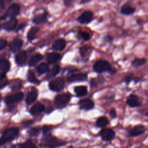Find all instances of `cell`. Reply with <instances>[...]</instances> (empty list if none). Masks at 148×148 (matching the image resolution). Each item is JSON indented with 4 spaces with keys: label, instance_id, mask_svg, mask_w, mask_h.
Returning a JSON list of instances; mask_svg holds the SVG:
<instances>
[{
    "label": "cell",
    "instance_id": "1",
    "mask_svg": "<svg viewBox=\"0 0 148 148\" xmlns=\"http://www.w3.org/2000/svg\"><path fill=\"white\" fill-rule=\"evenodd\" d=\"M18 129L16 127L9 128L4 131L0 140L1 145L14 139L18 135Z\"/></svg>",
    "mask_w": 148,
    "mask_h": 148
},
{
    "label": "cell",
    "instance_id": "2",
    "mask_svg": "<svg viewBox=\"0 0 148 148\" xmlns=\"http://www.w3.org/2000/svg\"><path fill=\"white\" fill-rule=\"evenodd\" d=\"M20 11V6L17 3H14L12 4L8 9L6 10L3 16L1 17V20L5 19L6 18H13L17 16Z\"/></svg>",
    "mask_w": 148,
    "mask_h": 148
},
{
    "label": "cell",
    "instance_id": "3",
    "mask_svg": "<svg viewBox=\"0 0 148 148\" xmlns=\"http://www.w3.org/2000/svg\"><path fill=\"white\" fill-rule=\"evenodd\" d=\"M93 69L95 72L98 73H102L103 72H110L112 67L110 64L105 60H98L93 65Z\"/></svg>",
    "mask_w": 148,
    "mask_h": 148
},
{
    "label": "cell",
    "instance_id": "4",
    "mask_svg": "<svg viewBox=\"0 0 148 148\" xmlns=\"http://www.w3.org/2000/svg\"><path fill=\"white\" fill-rule=\"evenodd\" d=\"M43 142L45 146L47 147H58L64 145V143L58 139L56 137L50 135H46L43 140Z\"/></svg>",
    "mask_w": 148,
    "mask_h": 148
},
{
    "label": "cell",
    "instance_id": "5",
    "mask_svg": "<svg viewBox=\"0 0 148 148\" xmlns=\"http://www.w3.org/2000/svg\"><path fill=\"white\" fill-rule=\"evenodd\" d=\"M50 89L54 91H60L65 87V81L62 77H58L50 82L49 84Z\"/></svg>",
    "mask_w": 148,
    "mask_h": 148
},
{
    "label": "cell",
    "instance_id": "6",
    "mask_svg": "<svg viewBox=\"0 0 148 148\" xmlns=\"http://www.w3.org/2000/svg\"><path fill=\"white\" fill-rule=\"evenodd\" d=\"M71 95L68 93H62L57 95L55 97L54 103L58 107H64L69 102Z\"/></svg>",
    "mask_w": 148,
    "mask_h": 148
},
{
    "label": "cell",
    "instance_id": "7",
    "mask_svg": "<svg viewBox=\"0 0 148 148\" xmlns=\"http://www.w3.org/2000/svg\"><path fill=\"white\" fill-rule=\"evenodd\" d=\"M23 97H24V94L23 92H16L15 94H13L12 95L7 96L5 98L4 102L6 104L10 105L16 102H19L23 99Z\"/></svg>",
    "mask_w": 148,
    "mask_h": 148
},
{
    "label": "cell",
    "instance_id": "8",
    "mask_svg": "<svg viewBox=\"0 0 148 148\" xmlns=\"http://www.w3.org/2000/svg\"><path fill=\"white\" fill-rule=\"evenodd\" d=\"M126 103L131 108H138L142 105V102L138 96L133 94L128 97Z\"/></svg>",
    "mask_w": 148,
    "mask_h": 148
},
{
    "label": "cell",
    "instance_id": "9",
    "mask_svg": "<svg viewBox=\"0 0 148 148\" xmlns=\"http://www.w3.org/2000/svg\"><path fill=\"white\" fill-rule=\"evenodd\" d=\"M146 127L142 124H138L134 126L128 131V134L131 136L136 137L143 134L146 132Z\"/></svg>",
    "mask_w": 148,
    "mask_h": 148
},
{
    "label": "cell",
    "instance_id": "10",
    "mask_svg": "<svg viewBox=\"0 0 148 148\" xmlns=\"http://www.w3.org/2000/svg\"><path fill=\"white\" fill-rule=\"evenodd\" d=\"M93 18V13L89 10L83 12L77 18V21L80 24H88Z\"/></svg>",
    "mask_w": 148,
    "mask_h": 148
},
{
    "label": "cell",
    "instance_id": "11",
    "mask_svg": "<svg viewBox=\"0 0 148 148\" xmlns=\"http://www.w3.org/2000/svg\"><path fill=\"white\" fill-rule=\"evenodd\" d=\"M101 138L104 141H110L115 136L114 131L110 128H106L102 130L100 132Z\"/></svg>",
    "mask_w": 148,
    "mask_h": 148
},
{
    "label": "cell",
    "instance_id": "12",
    "mask_svg": "<svg viewBox=\"0 0 148 148\" xmlns=\"http://www.w3.org/2000/svg\"><path fill=\"white\" fill-rule=\"evenodd\" d=\"M136 9L129 2H126L123 5L120 9V13L125 16H130L135 13Z\"/></svg>",
    "mask_w": 148,
    "mask_h": 148
},
{
    "label": "cell",
    "instance_id": "13",
    "mask_svg": "<svg viewBox=\"0 0 148 148\" xmlns=\"http://www.w3.org/2000/svg\"><path fill=\"white\" fill-rule=\"evenodd\" d=\"M17 24V20L15 17L10 18L9 20L4 23L2 25V27L7 31H11L13 30Z\"/></svg>",
    "mask_w": 148,
    "mask_h": 148
},
{
    "label": "cell",
    "instance_id": "14",
    "mask_svg": "<svg viewBox=\"0 0 148 148\" xmlns=\"http://www.w3.org/2000/svg\"><path fill=\"white\" fill-rule=\"evenodd\" d=\"M37 96L38 90L35 87H32L29 92L28 93L25 98V102L27 104L30 105L36 99Z\"/></svg>",
    "mask_w": 148,
    "mask_h": 148
},
{
    "label": "cell",
    "instance_id": "15",
    "mask_svg": "<svg viewBox=\"0 0 148 148\" xmlns=\"http://www.w3.org/2000/svg\"><path fill=\"white\" fill-rule=\"evenodd\" d=\"M23 45V41L21 39L18 38H16L13 39L12 43L10 45V49L13 53L17 52Z\"/></svg>",
    "mask_w": 148,
    "mask_h": 148
},
{
    "label": "cell",
    "instance_id": "16",
    "mask_svg": "<svg viewBox=\"0 0 148 148\" xmlns=\"http://www.w3.org/2000/svg\"><path fill=\"white\" fill-rule=\"evenodd\" d=\"M87 76L85 73H78L70 75L67 78V81L69 83L84 81L87 79Z\"/></svg>",
    "mask_w": 148,
    "mask_h": 148
},
{
    "label": "cell",
    "instance_id": "17",
    "mask_svg": "<svg viewBox=\"0 0 148 148\" xmlns=\"http://www.w3.org/2000/svg\"><path fill=\"white\" fill-rule=\"evenodd\" d=\"M80 108L86 110H89L92 109L94 106V103L90 99H83L80 101L79 102Z\"/></svg>",
    "mask_w": 148,
    "mask_h": 148
},
{
    "label": "cell",
    "instance_id": "18",
    "mask_svg": "<svg viewBox=\"0 0 148 148\" xmlns=\"http://www.w3.org/2000/svg\"><path fill=\"white\" fill-rule=\"evenodd\" d=\"M27 58V55L25 51L19 52L15 57V61L18 65H23L25 64Z\"/></svg>",
    "mask_w": 148,
    "mask_h": 148
},
{
    "label": "cell",
    "instance_id": "19",
    "mask_svg": "<svg viewBox=\"0 0 148 148\" xmlns=\"http://www.w3.org/2000/svg\"><path fill=\"white\" fill-rule=\"evenodd\" d=\"M49 14L47 12H45L42 14L36 15L32 19V22L35 24H40L45 23L47 19Z\"/></svg>",
    "mask_w": 148,
    "mask_h": 148
},
{
    "label": "cell",
    "instance_id": "20",
    "mask_svg": "<svg viewBox=\"0 0 148 148\" xmlns=\"http://www.w3.org/2000/svg\"><path fill=\"white\" fill-rule=\"evenodd\" d=\"M45 109L44 106L40 102L35 103L30 109V113L34 116H37L43 112Z\"/></svg>",
    "mask_w": 148,
    "mask_h": 148
},
{
    "label": "cell",
    "instance_id": "21",
    "mask_svg": "<svg viewBox=\"0 0 148 148\" xmlns=\"http://www.w3.org/2000/svg\"><path fill=\"white\" fill-rule=\"evenodd\" d=\"M66 45L65 40L64 39H57L55 40L53 43L52 47L56 50H62L64 49Z\"/></svg>",
    "mask_w": 148,
    "mask_h": 148
},
{
    "label": "cell",
    "instance_id": "22",
    "mask_svg": "<svg viewBox=\"0 0 148 148\" xmlns=\"http://www.w3.org/2000/svg\"><path fill=\"white\" fill-rule=\"evenodd\" d=\"M10 67V62L5 58H1L0 60V70L1 74H5L9 71Z\"/></svg>",
    "mask_w": 148,
    "mask_h": 148
},
{
    "label": "cell",
    "instance_id": "23",
    "mask_svg": "<svg viewBox=\"0 0 148 148\" xmlns=\"http://www.w3.org/2000/svg\"><path fill=\"white\" fill-rule=\"evenodd\" d=\"M60 57V54L56 52H51L46 54V59L49 64H54L56 62Z\"/></svg>",
    "mask_w": 148,
    "mask_h": 148
},
{
    "label": "cell",
    "instance_id": "24",
    "mask_svg": "<svg viewBox=\"0 0 148 148\" xmlns=\"http://www.w3.org/2000/svg\"><path fill=\"white\" fill-rule=\"evenodd\" d=\"M74 91L77 97H83L87 94V87L84 86H76L74 88Z\"/></svg>",
    "mask_w": 148,
    "mask_h": 148
},
{
    "label": "cell",
    "instance_id": "25",
    "mask_svg": "<svg viewBox=\"0 0 148 148\" xmlns=\"http://www.w3.org/2000/svg\"><path fill=\"white\" fill-rule=\"evenodd\" d=\"M147 62V60L145 58H135L131 62V66L134 68H139L143 66Z\"/></svg>",
    "mask_w": 148,
    "mask_h": 148
},
{
    "label": "cell",
    "instance_id": "26",
    "mask_svg": "<svg viewBox=\"0 0 148 148\" xmlns=\"http://www.w3.org/2000/svg\"><path fill=\"white\" fill-rule=\"evenodd\" d=\"M59 72H60V66L58 65H55L48 72L46 76L47 79H51L52 77L56 76Z\"/></svg>",
    "mask_w": 148,
    "mask_h": 148
},
{
    "label": "cell",
    "instance_id": "27",
    "mask_svg": "<svg viewBox=\"0 0 148 148\" xmlns=\"http://www.w3.org/2000/svg\"><path fill=\"white\" fill-rule=\"evenodd\" d=\"M42 58V56H41V54L39 53L34 55L29 61V62H28L29 66H35L39 61L41 60Z\"/></svg>",
    "mask_w": 148,
    "mask_h": 148
},
{
    "label": "cell",
    "instance_id": "28",
    "mask_svg": "<svg viewBox=\"0 0 148 148\" xmlns=\"http://www.w3.org/2000/svg\"><path fill=\"white\" fill-rule=\"evenodd\" d=\"M39 29L37 27H32L28 31V34H27V39L29 41H32V40H34L35 37H36V35L37 34V32H38Z\"/></svg>",
    "mask_w": 148,
    "mask_h": 148
},
{
    "label": "cell",
    "instance_id": "29",
    "mask_svg": "<svg viewBox=\"0 0 148 148\" xmlns=\"http://www.w3.org/2000/svg\"><path fill=\"white\" fill-rule=\"evenodd\" d=\"M49 70V65L47 63L43 62L40 64L37 67H36V71L37 72L41 75L46 73Z\"/></svg>",
    "mask_w": 148,
    "mask_h": 148
},
{
    "label": "cell",
    "instance_id": "30",
    "mask_svg": "<svg viewBox=\"0 0 148 148\" xmlns=\"http://www.w3.org/2000/svg\"><path fill=\"white\" fill-rule=\"evenodd\" d=\"M91 53V48L88 46H83L80 48V53L83 57L88 56Z\"/></svg>",
    "mask_w": 148,
    "mask_h": 148
},
{
    "label": "cell",
    "instance_id": "31",
    "mask_svg": "<svg viewBox=\"0 0 148 148\" xmlns=\"http://www.w3.org/2000/svg\"><path fill=\"white\" fill-rule=\"evenodd\" d=\"M108 123H109V121L108 119L105 116L99 117L96 121L97 125L101 128L106 126L108 124Z\"/></svg>",
    "mask_w": 148,
    "mask_h": 148
},
{
    "label": "cell",
    "instance_id": "32",
    "mask_svg": "<svg viewBox=\"0 0 148 148\" xmlns=\"http://www.w3.org/2000/svg\"><path fill=\"white\" fill-rule=\"evenodd\" d=\"M27 80L32 83L38 84H39V81L36 79L34 72L30 70L27 73Z\"/></svg>",
    "mask_w": 148,
    "mask_h": 148
},
{
    "label": "cell",
    "instance_id": "33",
    "mask_svg": "<svg viewBox=\"0 0 148 148\" xmlns=\"http://www.w3.org/2000/svg\"><path fill=\"white\" fill-rule=\"evenodd\" d=\"M40 129L39 127H33V128H31L28 131V134L30 136H32V137L36 136L39 135V134L40 132Z\"/></svg>",
    "mask_w": 148,
    "mask_h": 148
},
{
    "label": "cell",
    "instance_id": "34",
    "mask_svg": "<svg viewBox=\"0 0 148 148\" xmlns=\"http://www.w3.org/2000/svg\"><path fill=\"white\" fill-rule=\"evenodd\" d=\"M22 86L21 84V82L20 80H14L13 83H11V88L13 90H18V89H20L21 87Z\"/></svg>",
    "mask_w": 148,
    "mask_h": 148
},
{
    "label": "cell",
    "instance_id": "35",
    "mask_svg": "<svg viewBox=\"0 0 148 148\" xmlns=\"http://www.w3.org/2000/svg\"><path fill=\"white\" fill-rule=\"evenodd\" d=\"M20 147H23V148H29V147H36V145H35L30 140H28L18 146Z\"/></svg>",
    "mask_w": 148,
    "mask_h": 148
},
{
    "label": "cell",
    "instance_id": "36",
    "mask_svg": "<svg viewBox=\"0 0 148 148\" xmlns=\"http://www.w3.org/2000/svg\"><path fill=\"white\" fill-rule=\"evenodd\" d=\"M8 83V81L5 75V74H1L0 80V88H2Z\"/></svg>",
    "mask_w": 148,
    "mask_h": 148
},
{
    "label": "cell",
    "instance_id": "37",
    "mask_svg": "<svg viewBox=\"0 0 148 148\" xmlns=\"http://www.w3.org/2000/svg\"><path fill=\"white\" fill-rule=\"evenodd\" d=\"M42 130L43 134L45 136L48 135H50V133L51 131V126H49V125H44L42 127Z\"/></svg>",
    "mask_w": 148,
    "mask_h": 148
},
{
    "label": "cell",
    "instance_id": "38",
    "mask_svg": "<svg viewBox=\"0 0 148 148\" xmlns=\"http://www.w3.org/2000/svg\"><path fill=\"white\" fill-rule=\"evenodd\" d=\"M133 75L132 73H128L126 74L124 78V82L127 84H128L132 80H133Z\"/></svg>",
    "mask_w": 148,
    "mask_h": 148
},
{
    "label": "cell",
    "instance_id": "39",
    "mask_svg": "<svg viewBox=\"0 0 148 148\" xmlns=\"http://www.w3.org/2000/svg\"><path fill=\"white\" fill-rule=\"evenodd\" d=\"M79 35L84 40H88L90 38V34L88 33H87V32L80 31V33H79Z\"/></svg>",
    "mask_w": 148,
    "mask_h": 148
},
{
    "label": "cell",
    "instance_id": "40",
    "mask_svg": "<svg viewBox=\"0 0 148 148\" xmlns=\"http://www.w3.org/2000/svg\"><path fill=\"white\" fill-rule=\"evenodd\" d=\"M7 45V41L6 40L4 39H0V50H3Z\"/></svg>",
    "mask_w": 148,
    "mask_h": 148
},
{
    "label": "cell",
    "instance_id": "41",
    "mask_svg": "<svg viewBox=\"0 0 148 148\" xmlns=\"http://www.w3.org/2000/svg\"><path fill=\"white\" fill-rule=\"evenodd\" d=\"M34 123V121H31V120H28V121H25L24 122H23L22 124H23V125L24 127H28V126H29L31 125L32 124Z\"/></svg>",
    "mask_w": 148,
    "mask_h": 148
},
{
    "label": "cell",
    "instance_id": "42",
    "mask_svg": "<svg viewBox=\"0 0 148 148\" xmlns=\"http://www.w3.org/2000/svg\"><path fill=\"white\" fill-rule=\"evenodd\" d=\"M97 83H98V82L96 79H92L90 82V85L92 87H93L97 85Z\"/></svg>",
    "mask_w": 148,
    "mask_h": 148
},
{
    "label": "cell",
    "instance_id": "43",
    "mask_svg": "<svg viewBox=\"0 0 148 148\" xmlns=\"http://www.w3.org/2000/svg\"><path fill=\"white\" fill-rule=\"evenodd\" d=\"M109 115L112 118L116 117V110L114 109H113L110 110V111L109 112Z\"/></svg>",
    "mask_w": 148,
    "mask_h": 148
},
{
    "label": "cell",
    "instance_id": "44",
    "mask_svg": "<svg viewBox=\"0 0 148 148\" xmlns=\"http://www.w3.org/2000/svg\"><path fill=\"white\" fill-rule=\"evenodd\" d=\"M26 25H27V24H25V23H22V24H20V25H18V28H17L16 31H20V30H21V29H23V28H24Z\"/></svg>",
    "mask_w": 148,
    "mask_h": 148
},
{
    "label": "cell",
    "instance_id": "45",
    "mask_svg": "<svg viewBox=\"0 0 148 148\" xmlns=\"http://www.w3.org/2000/svg\"><path fill=\"white\" fill-rule=\"evenodd\" d=\"M5 8V2L3 0H0V10L2 11Z\"/></svg>",
    "mask_w": 148,
    "mask_h": 148
},
{
    "label": "cell",
    "instance_id": "46",
    "mask_svg": "<svg viewBox=\"0 0 148 148\" xmlns=\"http://www.w3.org/2000/svg\"><path fill=\"white\" fill-rule=\"evenodd\" d=\"M105 39L108 42H112L113 40V38L109 35H107L105 37Z\"/></svg>",
    "mask_w": 148,
    "mask_h": 148
},
{
    "label": "cell",
    "instance_id": "47",
    "mask_svg": "<svg viewBox=\"0 0 148 148\" xmlns=\"http://www.w3.org/2000/svg\"><path fill=\"white\" fill-rule=\"evenodd\" d=\"M133 80L134 81V83L136 84V83H138L140 82L141 81V79H140V78H139V77L134 78V79H133Z\"/></svg>",
    "mask_w": 148,
    "mask_h": 148
},
{
    "label": "cell",
    "instance_id": "48",
    "mask_svg": "<svg viewBox=\"0 0 148 148\" xmlns=\"http://www.w3.org/2000/svg\"><path fill=\"white\" fill-rule=\"evenodd\" d=\"M64 4L66 6H68V5H69L71 4V0H64Z\"/></svg>",
    "mask_w": 148,
    "mask_h": 148
},
{
    "label": "cell",
    "instance_id": "49",
    "mask_svg": "<svg viewBox=\"0 0 148 148\" xmlns=\"http://www.w3.org/2000/svg\"><path fill=\"white\" fill-rule=\"evenodd\" d=\"M141 20L140 19H137L136 20V23L138 24H140V23H141Z\"/></svg>",
    "mask_w": 148,
    "mask_h": 148
},
{
    "label": "cell",
    "instance_id": "50",
    "mask_svg": "<svg viewBox=\"0 0 148 148\" xmlns=\"http://www.w3.org/2000/svg\"><path fill=\"white\" fill-rule=\"evenodd\" d=\"M146 116H147V117H148V112L146 113Z\"/></svg>",
    "mask_w": 148,
    "mask_h": 148
},
{
    "label": "cell",
    "instance_id": "51",
    "mask_svg": "<svg viewBox=\"0 0 148 148\" xmlns=\"http://www.w3.org/2000/svg\"><path fill=\"white\" fill-rule=\"evenodd\" d=\"M7 1H8V2H10V1H12V0H7Z\"/></svg>",
    "mask_w": 148,
    "mask_h": 148
},
{
    "label": "cell",
    "instance_id": "52",
    "mask_svg": "<svg viewBox=\"0 0 148 148\" xmlns=\"http://www.w3.org/2000/svg\"><path fill=\"white\" fill-rule=\"evenodd\" d=\"M83 1H87V0H83Z\"/></svg>",
    "mask_w": 148,
    "mask_h": 148
}]
</instances>
